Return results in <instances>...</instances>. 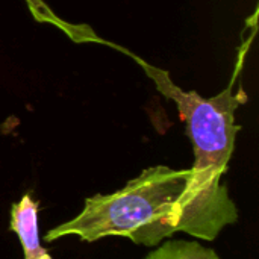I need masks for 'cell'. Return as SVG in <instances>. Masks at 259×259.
<instances>
[{"instance_id":"obj_1","label":"cell","mask_w":259,"mask_h":259,"mask_svg":"<svg viewBox=\"0 0 259 259\" xmlns=\"http://www.w3.org/2000/svg\"><path fill=\"white\" fill-rule=\"evenodd\" d=\"M64 32L74 41L105 44L127 55L153 80L156 90L178 105L194 152V164L188 168L190 175L179 199L178 232L197 240L214 241L225 228L235 225L238 222V208L222 181L228 171L240 131V126L235 123V112L247 102V94L238 80L256 35V18L252 21L250 32L243 38L238 49L228 87L214 97H203L196 91H184L171 80L168 71L146 62L129 49L100 38L82 24L68 23Z\"/></svg>"},{"instance_id":"obj_3","label":"cell","mask_w":259,"mask_h":259,"mask_svg":"<svg viewBox=\"0 0 259 259\" xmlns=\"http://www.w3.org/2000/svg\"><path fill=\"white\" fill-rule=\"evenodd\" d=\"M11 231L21 243L24 259H52L39 241L38 202H35L30 194H24L21 200L12 205Z\"/></svg>"},{"instance_id":"obj_4","label":"cell","mask_w":259,"mask_h":259,"mask_svg":"<svg viewBox=\"0 0 259 259\" xmlns=\"http://www.w3.org/2000/svg\"><path fill=\"white\" fill-rule=\"evenodd\" d=\"M144 259H222L212 249L199 241L170 240L153 249Z\"/></svg>"},{"instance_id":"obj_2","label":"cell","mask_w":259,"mask_h":259,"mask_svg":"<svg viewBox=\"0 0 259 259\" xmlns=\"http://www.w3.org/2000/svg\"><path fill=\"white\" fill-rule=\"evenodd\" d=\"M190 170L153 165L111 194L88 197L82 211L50 229L47 243L77 237L94 243L108 237H121L147 247L178 232L179 199Z\"/></svg>"}]
</instances>
